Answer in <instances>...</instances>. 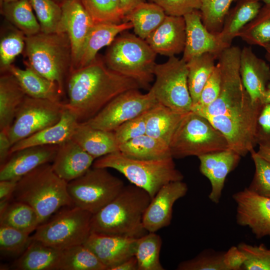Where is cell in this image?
I'll return each mask as SVG.
<instances>
[{
	"mask_svg": "<svg viewBox=\"0 0 270 270\" xmlns=\"http://www.w3.org/2000/svg\"><path fill=\"white\" fill-rule=\"evenodd\" d=\"M140 88L136 80L112 70L97 56L89 64L70 74L67 79L68 100L64 106L78 122H84L120 94Z\"/></svg>",
	"mask_w": 270,
	"mask_h": 270,
	"instance_id": "6da1fadb",
	"label": "cell"
},
{
	"mask_svg": "<svg viewBox=\"0 0 270 270\" xmlns=\"http://www.w3.org/2000/svg\"><path fill=\"white\" fill-rule=\"evenodd\" d=\"M152 198L144 189L130 184L91 220V232L138 238L148 232L143 218Z\"/></svg>",
	"mask_w": 270,
	"mask_h": 270,
	"instance_id": "7a4b0ae2",
	"label": "cell"
},
{
	"mask_svg": "<svg viewBox=\"0 0 270 270\" xmlns=\"http://www.w3.org/2000/svg\"><path fill=\"white\" fill-rule=\"evenodd\" d=\"M12 199L33 208L40 224L62 208L73 206L68 182L54 172L50 163L42 164L21 178L17 182Z\"/></svg>",
	"mask_w": 270,
	"mask_h": 270,
	"instance_id": "3957f363",
	"label": "cell"
},
{
	"mask_svg": "<svg viewBox=\"0 0 270 270\" xmlns=\"http://www.w3.org/2000/svg\"><path fill=\"white\" fill-rule=\"evenodd\" d=\"M24 52L26 65L56 83L64 92L72 66L71 44L67 34L40 32L26 36Z\"/></svg>",
	"mask_w": 270,
	"mask_h": 270,
	"instance_id": "277c9868",
	"label": "cell"
},
{
	"mask_svg": "<svg viewBox=\"0 0 270 270\" xmlns=\"http://www.w3.org/2000/svg\"><path fill=\"white\" fill-rule=\"evenodd\" d=\"M92 167L116 170L132 184L146 191L152 199L166 184L184 179L172 156L159 160H139L128 157L118 150L96 159Z\"/></svg>",
	"mask_w": 270,
	"mask_h": 270,
	"instance_id": "5b68a950",
	"label": "cell"
},
{
	"mask_svg": "<svg viewBox=\"0 0 270 270\" xmlns=\"http://www.w3.org/2000/svg\"><path fill=\"white\" fill-rule=\"evenodd\" d=\"M108 46L104 60L106 66L136 80L142 88H149L156 54L145 40L124 31Z\"/></svg>",
	"mask_w": 270,
	"mask_h": 270,
	"instance_id": "8992f818",
	"label": "cell"
},
{
	"mask_svg": "<svg viewBox=\"0 0 270 270\" xmlns=\"http://www.w3.org/2000/svg\"><path fill=\"white\" fill-rule=\"evenodd\" d=\"M169 147L174 158L198 157L229 148L224 136L208 120L192 110L183 116Z\"/></svg>",
	"mask_w": 270,
	"mask_h": 270,
	"instance_id": "52a82bcc",
	"label": "cell"
},
{
	"mask_svg": "<svg viewBox=\"0 0 270 270\" xmlns=\"http://www.w3.org/2000/svg\"><path fill=\"white\" fill-rule=\"evenodd\" d=\"M92 214L80 208H62L40 224L33 240L60 250L83 244L91 234Z\"/></svg>",
	"mask_w": 270,
	"mask_h": 270,
	"instance_id": "ba28073f",
	"label": "cell"
},
{
	"mask_svg": "<svg viewBox=\"0 0 270 270\" xmlns=\"http://www.w3.org/2000/svg\"><path fill=\"white\" fill-rule=\"evenodd\" d=\"M241 50L230 46L224 50L218 58L221 73V84L217 98L205 107L192 106L191 110L205 118L221 116L238 107L250 98L242 81L240 62Z\"/></svg>",
	"mask_w": 270,
	"mask_h": 270,
	"instance_id": "9c48e42d",
	"label": "cell"
},
{
	"mask_svg": "<svg viewBox=\"0 0 270 270\" xmlns=\"http://www.w3.org/2000/svg\"><path fill=\"white\" fill-rule=\"evenodd\" d=\"M107 168H90L68 182L73 206L94 214L113 200L124 186L123 181Z\"/></svg>",
	"mask_w": 270,
	"mask_h": 270,
	"instance_id": "30bf717a",
	"label": "cell"
},
{
	"mask_svg": "<svg viewBox=\"0 0 270 270\" xmlns=\"http://www.w3.org/2000/svg\"><path fill=\"white\" fill-rule=\"evenodd\" d=\"M262 106L250 99L224 114L206 118L223 134L229 148L244 156L257 144V120Z\"/></svg>",
	"mask_w": 270,
	"mask_h": 270,
	"instance_id": "8fae6325",
	"label": "cell"
},
{
	"mask_svg": "<svg viewBox=\"0 0 270 270\" xmlns=\"http://www.w3.org/2000/svg\"><path fill=\"white\" fill-rule=\"evenodd\" d=\"M155 81L150 89L158 102L182 114L191 110L192 102L188 84L186 62L175 56L154 69Z\"/></svg>",
	"mask_w": 270,
	"mask_h": 270,
	"instance_id": "7c38bea8",
	"label": "cell"
},
{
	"mask_svg": "<svg viewBox=\"0 0 270 270\" xmlns=\"http://www.w3.org/2000/svg\"><path fill=\"white\" fill-rule=\"evenodd\" d=\"M64 103L26 96L8 133L12 144L58 122Z\"/></svg>",
	"mask_w": 270,
	"mask_h": 270,
	"instance_id": "4fadbf2b",
	"label": "cell"
},
{
	"mask_svg": "<svg viewBox=\"0 0 270 270\" xmlns=\"http://www.w3.org/2000/svg\"><path fill=\"white\" fill-rule=\"evenodd\" d=\"M150 89L142 94L139 89L124 92L112 100L98 114L84 122L90 126L108 132H114L125 122L149 110L158 103Z\"/></svg>",
	"mask_w": 270,
	"mask_h": 270,
	"instance_id": "5bb4252c",
	"label": "cell"
},
{
	"mask_svg": "<svg viewBox=\"0 0 270 270\" xmlns=\"http://www.w3.org/2000/svg\"><path fill=\"white\" fill-rule=\"evenodd\" d=\"M236 222L248 226L258 238L270 236V198L258 195L248 188L234 193Z\"/></svg>",
	"mask_w": 270,
	"mask_h": 270,
	"instance_id": "9a60e30c",
	"label": "cell"
},
{
	"mask_svg": "<svg viewBox=\"0 0 270 270\" xmlns=\"http://www.w3.org/2000/svg\"><path fill=\"white\" fill-rule=\"evenodd\" d=\"M61 6L62 16L57 32H66L68 36L72 49L71 72L76 68L83 45L94 22L82 0H68Z\"/></svg>",
	"mask_w": 270,
	"mask_h": 270,
	"instance_id": "2e32d148",
	"label": "cell"
},
{
	"mask_svg": "<svg viewBox=\"0 0 270 270\" xmlns=\"http://www.w3.org/2000/svg\"><path fill=\"white\" fill-rule=\"evenodd\" d=\"M188 186L182 180L172 182L162 186L151 200L144 216V226L148 232H156L172 222L173 206L184 196Z\"/></svg>",
	"mask_w": 270,
	"mask_h": 270,
	"instance_id": "e0dca14e",
	"label": "cell"
},
{
	"mask_svg": "<svg viewBox=\"0 0 270 270\" xmlns=\"http://www.w3.org/2000/svg\"><path fill=\"white\" fill-rule=\"evenodd\" d=\"M58 145L37 146L26 148L11 154L0 168V180L18 181L36 168L51 163Z\"/></svg>",
	"mask_w": 270,
	"mask_h": 270,
	"instance_id": "ac0fdd59",
	"label": "cell"
},
{
	"mask_svg": "<svg viewBox=\"0 0 270 270\" xmlns=\"http://www.w3.org/2000/svg\"><path fill=\"white\" fill-rule=\"evenodd\" d=\"M184 17L186 39L182 58L185 62L205 53L212 54L218 58L222 51L228 48L220 40L216 34L210 32L204 26L200 10H193Z\"/></svg>",
	"mask_w": 270,
	"mask_h": 270,
	"instance_id": "d6986e66",
	"label": "cell"
},
{
	"mask_svg": "<svg viewBox=\"0 0 270 270\" xmlns=\"http://www.w3.org/2000/svg\"><path fill=\"white\" fill-rule=\"evenodd\" d=\"M137 238L91 232L84 244L91 250L106 270L134 256Z\"/></svg>",
	"mask_w": 270,
	"mask_h": 270,
	"instance_id": "ffe728a7",
	"label": "cell"
},
{
	"mask_svg": "<svg viewBox=\"0 0 270 270\" xmlns=\"http://www.w3.org/2000/svg\"><path fill=\"white\" fill-rule=\"evenodd\" d=\"M240 157L230 148L198 156L200 170L210 183L208 198L214 203L220 202L226 177L236 166Z\"/></svg>",
	"mask_w": 270,
	"mask_h": 270,
	"instance_id": "44dd1931",
	"label": "cell"
},
{
	"mask_svg": "<svg viewBox=\"0 0 270 270\" xmlns=\"http://www.w3.org/2000/svg\"><path fill=\"white\" fill-rule=\"evenodd\" d=\"M186 39L184 17L166 15L145 40L156 54L170 57L183 52Z\"/></svg>",
	"mask_w": 270,
	"mask_h": 270,
	"instance_id": "7402d4cb",
	"label": "cell"
},
{
	"mask_svg": "<svg viewBox=\"0 0 270 270\" xmlns=\"http://www.w3.org/2000/svg\"><path fill=\"white\" fill-rule=\"evenodd\" d=\"M240 71L243 85L251 100L261 103L266 87L270 82L268 64L258 58L250 47L244 46L241 50Z\"/></svg>",
	"mask_w": 270,
	"mask_h": 270,
	"instance_id": "603a6c76",
	"label": "cell"
},
{
	"mask_svg": "<svg viewBox=\"0 0 270 270\" xmlns=\"http://www.w3.org/2000/svg\"><path fill=\"white\" fill-rule=\"evenodd\" d=\"M95 160L71 139L58 145L52 166L54 172L68 182L85 174Z\"/></svg>",
	"mask_w": 270,
	"mask_h": 270,
	"instance_id": "cb8c5ba5",
	"label": "cell"
},
{
	"mask_svg": "<svg viewBox=\"0 0 270 270\" xmlns=\"http://www.w3.org/2000/svg\"><path fill=\"white\" fill-rule=\"evenodd\" d=\"M78 124L74 115L65 108L58 122L13 144L10 154L32 146L60 145L72 138Z\"/></svg>",
	"mask_w": 270,
	"mask_h": 270,
	"instance_id": "d4e9b609",
	"label": "cell"
},
{
	"mask_svg": "<svg viewBox=\"0 0 270 270\" xmlns=\"http://www.w3.org/2000/svg\"><path fill=\"white\" fill-rule=\"evenodd\" d=\"M132 28L130 22L94 24L84 42L75 70L90 64L96 58L101 48L110 46L118 34Z\"/></svg>",
	"mask_w": 270,
	"mask_h": 270,
	"instance_id": "484cf974",
	"label": "cell"
},
{
	"mask_svg": "<svg viewBox=\"0 0 270 270\" xmlns=\"http://www.w3.org/2000/svg\"><path fill=\"white\" fill-rule=\"evenodd\" d=\"M17 80L26 95L32 98L62 102L63 92L58 85L40 76L30 66L22 69L12 64L8 70Z\"/></svg>",
	"mask_w": 270,
	"mask_h": 270,
	"instance_id": "4316f807",
	"label": "cell"
},
{
	"mask_svg": "<svg viewBox=\"0 0 270 270\" xmlns=\"http://www.w3.org/2000/svg\"><path fill=\"white\" fill-rule=\"evenodd\" d=\"M72 139L95 159L119 150L114 132L94 128L85 122H78Z\"/></svg>",
	"mask_w": 270,
	"mask_h": 270,
	"instance_id": "83f0119b",
	"label": "cell"
},
{
	"mask_svg": "<svg viewBox=\"0 0 270 270\" xmlns=\"http://www.w3.org/2000/svg\"><path fill=\"white\" fill-rule=\"evenodd\" d=\"M262 0H237L230 9L224 20L222 30L217 36L228 47L241 30L258 14L262 7Z\"/></svg>",
	"mask_w": 270,
	"mask_h": 270,
	"instance_id": "f1b7e54d",
	"label": "cell"
},
{
	"mask_svg": "<svg viewBox=\"0 0 270 270\" xmlns=\"http://www.w3.org/2000/svg\"><path fill=\"white\" fill-rule=\"evenodd\" d=\"M62 252L32 239L12 268L18 270H58Z\"/></svg>",
	"mask_w": 270,
	"mask_h": 270,
	"instance_id": "f546056e",
	"label": "cell"
},
{
	"mask_svg": "<svg viewBox=\"0 0 270 270\" xmlns=\"http://www.w3.org/2000/svg\"><path fill=\"white\" fill-rule=\"evenodd\" d=\"M186 114L176 112L158 102L146 112V134L169 145L176 128Z\"/></svg>",
	"mask_w": 270,
	"mask_h": 270,
	"instance_id": "4dcf8cb0",
	"label": "cell"
},
{
	"mask_svg": "<svg viewBox=\"0 0 270 270\" xmlns=\"http://www.w3.org/2000/svg\"><path fill=\"white\" fill-rule=\"evenodd\" d=\"M26 94L10 72L0 78V130L8 132Z\"/></svg>",
	"mask_w": 270,
	"mask_h": 270,
	"instance_id": "1f68e13d",
	"label": "cell"
},
{
	"mask_svg": "<svg viewBox=\"0 0 270 270\" xmlns=\"http://www.w3.org/2000/svg\"><path fill=\"white\" fill-rule=\"evenodd\" d=\"M166 16L160 6L145 2L126 14L124 22H130L135 34L145 40L162 23Z\"/></svg>",
	"mask_w": 270,
	"mask_h": 270,
	"instance_id": "d6a6232c",
	"label": "cell"
},
{
	"mask_svg": "<svg viewBox=\"0 0 270 270\" xmlns=\"http://www.w3.org/2000/svg\"><path fill=\"white\" fill-rule=\"evenodd\" d=\"M118 148L124 156L136 159L152 160L172 156L168 144L146 134L119 144Z\"/></svg>",
	"mask_w": 270,
	"mask_h": 270,
	"instance_id": "836d02e7",
	"label": "cell"
},
{
	"mask_svg": "<svg viewBox=\"0 0 270 270\" xmlns=\"http://www.w3.org/2000/svg\"><path fill=\"white\" fill-rule=\"evenodd\" d=\"M1 3L2 14L26 36L40 32V26L29 0Z\"/></svg>",
	"mask_w": 270,
	"mask_h": 270,
	"instance_id": "e575fe53",
	"label": "cell"
},
{
	"mask_svg": "<svg viewBox=\"0 0 270 270\" xmlns=\"http://www.w3.org/2000/svg\"><path fill=\"white\" fill-rule=\"evenodd\" d=\"M40 224L36 212L30 205L11 200L0 210V224L5 225L30 234Z\"/></svg>",
	"mask_w": 270,
	"mask_h": 270,
	"instance_id": "d590c367",
	"label": "cell"
},
{
	"mask_svg": "<svg viewBox=\"0 0 270 270\" xmlns=\"http://www.w3.org/2000/svg\"><path fill=\"white\" fill-rule=\"evenodd\" d=\"M216 56L205 53L186 62L188 84L192 105L198 102L204 86L216 66Z\"/></svg>",
	"mask_w": 270,
	"mask_h": 270,
	"instance_id": "8d00e7d4",
	"label": "cell"
},
{
	"mask_svg": "<svg viewBox=\"0 0 270 270\" xmlns=\"http://www.w3.org/2000/svg\"><path fill=\"white\" fill-rule=\"evenodd\" d=\"M58 270H106V268L83 244L62 250Z\"/></svg>",
	"mask_w": 270,
	"mask_h": 270,
	"instance_id": "74e56055",
	"label": "cell"
},
{
	"mask_svg": "<svg viewBox=\"0 0 270 270\" xmlns=\"http://www.w3.org/2000/svg\"><path fill=\"white\" fill-rule=\"evenodd\" d=\"M162 239L156 232H148L137 238L134 256L138 270H164L160 262Z\"/></svg>",
	"mask_w": 270,
	"mask_h": 270,
	"instance_id": "f35d334b",
	"label": "cell"
},
{
	"mask_svg": "<svg viewBox=\"0 0 270 270\" xmlns=\"http://www.w3.org/2000/svg\"><path fill=\"white\" fill-rule=\"evenodd\" d=\"M238 37L250 45L264 48L270 42V5L262 6L256 16L240 32Z\"/></svg>",
	"mask_w": 270,
	"mask_h": 270,
	"instance_id": "ab89813d",
	"label": "cell"
},
{
	"mask_svg": "<svg viewBox=\"0 0 270 270\" xmlns=\"http://www.w3.org/2000/svg\"><path fill=\"white\" fill-rule=\"evenodd\" d=\"M94 24H118L124 22L120 0H82Z\"/></svg>",
	"mask_w": 270,
	"mask_h": 270,
	"instance_id": "60d3db41",
	"label": "cell"
},
{
	"mask_svg": "<svg viewBox=\"0 0 270 270\" xmlns=\"http://www.w3.org/2000/svg\"><path fill=\"white\" fill-rule=\"evenodd\" d=\"M236 0H202L200 11L202 20L210 32L217 34L222 30L232 2Z\"/></svg>",
	"mask_w": 270,
	"mask_h": 270,
	"instance_id": "b9f144b4",
	"label": "cell"
},
{
	"mask_svg": "<svg viewBox=\"0 0 270 270\" xmlns=\"http://www.w3.org/2000/svg\"><path fill=\"white\" fill-rule=\"evenodd\" d=\"M30 234L0 224V251L2 256L19 257L32 240Z\"/></svg>",
	"mask_w": 270,
	"mask_h": 270,
	"instance_id": "7bdbcfd3",
	"label": "cell"
},
{
	"mask_svg": "<svg viewBox=\"0 0 270 270\" xmlns=\"http://www.w3.org/2000/svg\"><path fill=\"white\" fill-rule=\"evenodd\" d=\"M44 33L56 32L62 16V6L53 0H29Z\"/></svg>",
	"mask_w": 270,
	"mask_h": 270,
	"instance_id": "ee69618b",
	"label": "cell"
},
{
	"mask_svg": "<svg viewBox=\"0 0 270 270\" xmlns=\"http://www.w3.org/2000/svg\"><path fill=\"white\" fill-rule=\"evenodd\" d=\"M26 36L16 28L4 34L0 41V72H8L15 58L25 48Z\"/></svg>",
	"mask_w": 270,
	"mask_h": 270,
	"instance_id": "f6af8a7d",
	"label": "cell"
},
{
	"mask_svg": "<svg viewBox=\"0 0 270 270\" xmlns=\"http://www.w3.org/2000/svg\"><path fill=\"white\" fill-rule=\"evenodd\" d=\"M250 153L254 164L255 172L247 188L258 195L270 198V162L260 156L254 150Z\"/></svg>",
	"mask_w": 270,
	"mask_h": 270,
	"instance_id": "bcb514c9",
	"label": "cell"
},
{
	"mask_svg": "<svg viewBox=\"0 0 270 270\" xmlns=\"http://www.w3.org/2000/svg\"><path fill=\"white\" fill-rule=\"evenodd\" d=\"M224 252L204 251L194 258L182 261L178 270H228L224 262Z\"/></svg>",
	"mask_w": 270,
	"mask_h": 270,
	"instance_id": "7dc6e473",
	"label": "cell"
},
{
	"mask_svg": "<svg viewBox=\"0 0 270 270\" xmlns=\"http://www.w3.org/2000/svg\"><path fill=\"white\" fill-rule=\"evenodd\" d=\"M238 247L246 257L242 269L245 270H270V249L264 244L252 246L244 242Z\"/></svg>",
	"mask_w": 270,
	"mask_h": 270,
	"instance_id": "c3c4849f",
	"label": "cell"
},
{
	"mask_svg": "<svg viewBox=\"0 0 270 270\" xmlns=\"http://www.w3.org/2000/svg\"><path fill=\"white\" fill-rule=\"evenodd\" d=\"M146 112L125 122L114 132L118 146L146 134Z\"/></svg>",
	"mask_w": 270,
	"mask_h": 270,
	"instance_id": "681fc988",
	"label": "cell"
},
{
	"mask_svg": "<svg viewBox=\"0 0 270 270\" xmlns=\"http://www.w3.org/2000/svg\"><path fill=\"white\" fill-rule=\"evenodd\" d=\"M156 4L166 15L184 16L194 10H200L202 0H149Z\"/></svg>",
	"mask_w": 270,
	"mask_h": 270,
	"instance_id": "f907efd6",
	"label": "cell"
},
{
	"mask_svg": "<svg viewBox=\"0 0 270 270\" xmlns=\"http://www.w3.org/2000/svg\"><path fill=\"white\" fill-rule=\"evenodd\" d=\"M221 84V73L216 64L200 94L198 102L192 106L205 107L212 104L218 97Z\"/></svg>",
	"mask_w": 270,
	"mask_h": 270,
	"instance_id": "816d5d0a",
	"label": "cell"
},
{
	"mask_svg": "<svg viewBox=\"0 0 270 270\" xmlns=\"http://www.w3.org/2000/svg\"><path fill=\"white\" fill-rule=\"evenodd\" d=\"M256 140L258 145L270 144V103L262 104L258 116Z\"/></svg>",
	"mask_w": 270,
	"mask_h": 270,
	"instance_id": "f5cc1de1",
	"label": "cell"
},
{
	"mask_svg": "<svg viewBox=\"0 0 270 270\" xmlns=\"http://www.w3.org/2000/svg\"><path fill=\"white\" fill-rule=\"evenodd\" d=\"M246 260V256L238 246H232L224 253V262L228 270H242Z\"/></svg>",
	"mask_w": 270,
	"mask_h": 270,
	"instance_id": "db71d44e",
	"label": "cell"
},
{
	"mask_svg": "<svg viewBox=\"0 0 270 270\" xmlns=\"http://www.w3.org/2000/svg\"><path fill=\"white\" fill-rule=\"evenodd\" d=\"M12 144L8 136V133L0 130V164L2 165L10 154Z\"/></svg>",
	"mask_w": 270,
	"mask_h": 270,
	"instance_id": "11a10c76",
	"label": "cell"
},
{
	"mask_svg": "<svg viewBox=\"0 0 270 270\" xmlns=\"http://www.w3.org/2000/svg\"><path fill=\"white\" fill-rule=\"evenodd\" d=\"M17 182L14 180H0V201L12 200Z\"/></svg>",
	"mask_w": 270,
	"mask_h": 270,
	"instance_id": "9f6ffc18",
	"label": "cell"
},
{
	"mask_svg": "<svg viewBox=\"0 0 270 270\" xmlns=\"http://www.w3.org/2000/svg\"><path fill=\"white\" fill-rule=\"evenodd\" d=\"M112 270H138V262L134 256L113 268Z\"/></svg>",
	"mask_w": 270,
	"mask_h": 270,
	"instance_id": "6f0895ef",
	"label": "cell"
},
{
	"mask_svg": "<svg viewBox=\"0 0 270 270\" xmlns=\"http://www.w3.org/2000/svg\"><path fill=\"white\" fill-rule=\"evenodd\" d=\"M146 0H120L122 10L126 16L130 10Z\"/></svg>",
	"mask_w": 270,
	"mask_h": 270,
	"instance_id": "680465c9",
	"label": "cell"
},
{
	"mask_svg": "<svg viewBox=\"0 0 270 270\" xmlns=\"http://www.w3.org/2000/svg\"><path fill=\"white\" fill-rule=\"evenodd\" d=\"M257 153L270 162V144H259Z\"/></svg>",
	"mask_w": 270,
	"mask_h": 270,
	"instance_id": "91938a15",
	"label": "cell"
},
{
	"mask_svg": "<svg viewBox=\"0 0 270 270\" xmlns=\"http://www.w3.org/2000/svg\"><path fill=\"white\" fill-rule=\"evenodd\" d=\"M261 103L262 104L270 103V82L266 87V90L261 100Z\"/></svg>",
	"mask_w": 270,
	"mask_h": 270,
	"instance_id": "94428289",
	"label": "cell"
},
{
	"mask_svg": "<svg viewBox=\"0 0 270 270\" xmlns=\"http://www.w3.org/2000/svg\"><path fill=\"white\" fill-rule=\"evenodd\" d=\"M266 50L265 56L266 60L270 62V42L268 43L264 47Z\"/></svg>",
	"mask_w": 270,
	"mask_h": 270,
	"instance_id": "6125c7cd",
	"label": "cell"
},
{
	"mask_svg": "<svg viewBox=\"0 0 270 270\" xmlns=\"http://www.w3.org/2000/svg\"><path fill=\"white\" fill-rule=\"evenodd\" d=\"M56 3L58 4L60 6H62L64 2H66L68 0H53Z\"/></svg>",
	"mask_w": 270,
	"mask_h": 270,
	"instance_id": "be15d7a7",
	"label": "cell"
},
{
	"mask_svg": "<svg viewBox=\"0 0 270 270\" xmlns=\"http://www.w3.org/2000/svg\"><path fill=\"white\" fill-rule=\"evenodd\" d=\"M262 2L264 3V4L270 5V0H262Z\"/></svg>",
	"mask_w": 270,
	"mask_h": 270,
	"instance_id": "e7e4bbea",
	"label": "cell"
},
{
	"mask_svg": "<svg viewBox=\"0 0 270 270\" xmlns=\"http://www.w3.org/2000/svg\"><path fill=\"white\" fill-rule=\"evenodd\" d=\"M15 0H0V2H9L15 1Z\"/></svg>",
	"mask_w": 270,
	"mask_h": 270,
	"instance_id": "03108f58",
	"label": "cell"
}]
</instances>
